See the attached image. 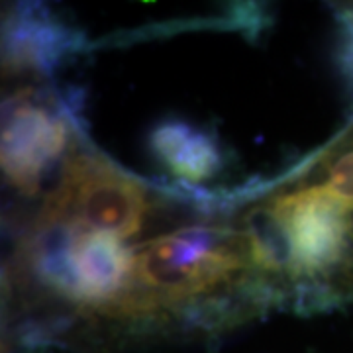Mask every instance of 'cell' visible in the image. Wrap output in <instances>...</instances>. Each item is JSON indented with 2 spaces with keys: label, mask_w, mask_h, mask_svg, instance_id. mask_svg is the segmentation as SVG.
Wrapping results in <instances>:
<instances>
[{
  "label": "cell",
  "mask_w": 353,
  "mask_h": 353,
  "mask_svg": "<svg viewBox=\"0 0 353 353\" xmlns=\"http://www.w3.org/2000/svg\"><path fill=\"white\" fill-rule=\"evenodd\" d=\"M243 234L228 228H179L134 252V267L126 290L110 308V314L150 312L212 290L250 265Z\"/></svg>",
  "instance_id": "obj_1"
},
{
  "label": "cell",
  "mask_w": 353,
  "mask_h": 353,
  "mask_svg": "<svg viewBox=\"0 0 353 353\" xmlns=\"http://www.w3.org/2000/svg\"><path fill=\"white\" fill-rule=\"evenodd\" d=\"M263 206L287 234L289 277L304 279L303 290H320L316 279L353 269V208L324 183L277 194Z\"/></svg>",
  "instance_id": "obj_2"
},
{
  "label": "cell",
  "mask_w": 353,
  "mask_h": 353,
  "mask_svg": "<svg viewBox=\"0 0 353 353\" xmlns=\"http://www.w3.org/2000/svg\"><path fill=\"white\" fill-rule=\"evenodd\" d=\"M150 210L143 185L94 153L67 161L61 185L48 199L39 222L71 226L130 238Z\"/></svg>",
  "instance_id": "obj_3"
},
{
  "label": "cell",
  "mask_w": 353,
  "mask_h": 353,
  "mask_svg": "<svg viewBox=\"0 0 353 353\" xmlns=\"http://www.w3.org/2000/svg\"><path fill=\"white\" fill-rule=\"evenodd\" d=\"M67 134L63 118L32 102L24 92L18 94L8 102L2 124L4 175L22 192L36 194L46 171L63 153Z\"/></svg>",
  "instance_id": "obj_4"
},
{
  "label": "cell",
  "mask_w": 353,
  "mask_h": 353,
  "mask_svg": "<svg viewBox=\"0 0 353 353\" xmlns=\"http://www.w3.org/2000/svg\"><path fill=\"white\" fill-rule=\"evenodd\" d=\"M67 226L73 234L71 261L79 279L77 303L101 310L104 308V312H108L128 289L134 267V250L118 243V238L110 234L88 232L71 224Z\"/></svg>",
  "instance_id": "obj_5"
},
{
  "label": "cell",
  "mask_w": 353,
  "mask_h": 353,
  "mask_svg": "<svg viewBox=\"0 0 353 353\" xmlns=\"http://www.w3.org/2000/svg\"><path fill=\"white\" fill-rule=\"evenodd\" d=\"M153 152L187 183H199L220 169V152L212 136L185 122H165L153 132Z\"/></svg>",
  "instance_id": "obj_6"
},
{
  "label": "cell",
  "mask_w": 353,
  "mask_h": 353,
  "mask_svg": "<svg viewBox=\"0 0 353 353\" xmlns=\"http://www.w3.org/2000/svg\"><path fill=\"white\" fill-rule=\"evenodd\" d=\"M73 32L55 24L41 14L26 12L10 26L8 55L16 65L51 67L65 51L73 50Z\"/></svg>",
  "instance_id": "obj_7"
},
{
  "label": "cell",
  "mask_w": 353,
  "mask_h": 353,
  "mask_svg": "<svg viewBox=\"0 0 353 353\" xmlns=\"http://www.w3.org/2000/svg\"><path fill=\"white\" fill-rule=\"evenodd\" d=\"M340 201L353 208V150L341 152L332 163L328 165V176L324 181Z\"/></svg>",
  "instance_id": "obj_8"
}]
</instances>
